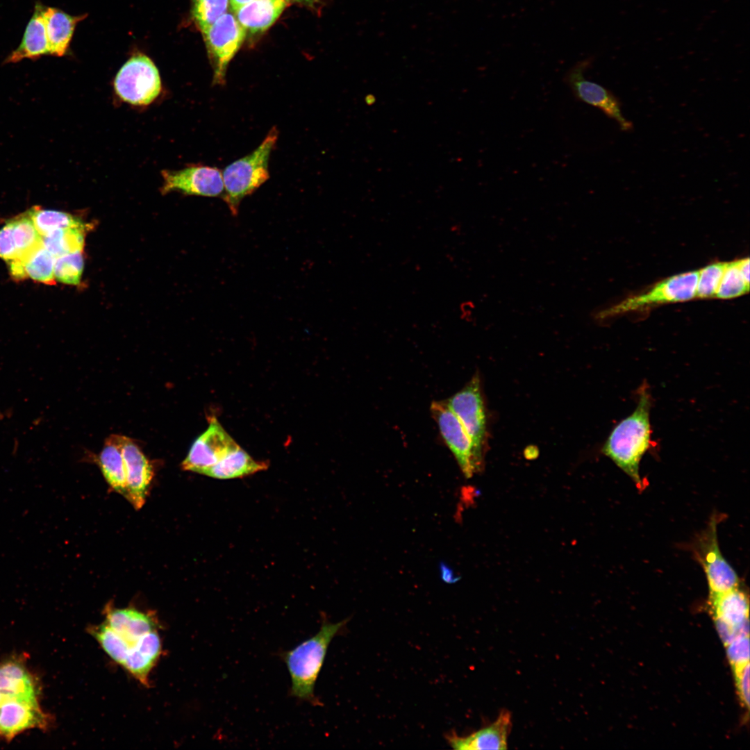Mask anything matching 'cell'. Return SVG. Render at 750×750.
Segmentation results:
<instances>
[{"label":"cell","mask_w":750,"mask_h":750,"mask_svg":"<svg viewBox=\"0 0 750 750\" xmlns=\"http://www.w3.org/2000/svg\"><path fill=\"white\" fill-rule=\"evenodd\" d=\"M651 402L648 385L643 383L635 410L615 426L601 449L638 488L642 485L640 462L651 444Z\"/></svg>","instance_id":"obj_1"},{"label":"cell","mask_w":750,"mask_h":750,"mask_svg":"<svg viewBox=\"0 0 750 750\" xmlns=\"http://www.w3.org/2000/svg\"><path fill=\"white\" fill-rule=\"evenodd\" d=\"M349 619L332 623L323 617L317 633L292 649L279 653L291 680L290 696L312 706H322L315 694V685L331 642L344 628Z\"/></svg>","instance_id":"obj_2"},{"label":"cell","mask_w":750,"mask_h":750,"mask_svg":"<svg viewBox=\"0 0 750 750\" xmlns=\"http://www.w3.org/2000/svg\"><path fill=\"white\" fill-rule=\"evenodd\" d=\"M278 137L273 127L260 144L222 171L224 192L222 196L233 215H237L242 200L251 194L269 177V160Z\"/></svg>","instance_id":"obj_3"},{"label":"cell","mask_w":750,"mask_h":750,"mask_svg":"<svg viewBox=\"0 0 750 750\" xmlns=\"http://www.w3.org/2000/svg\"><path fill=\"white\" fill-rule=\"evenodd\" d=\"M697 280L698 271L668 277L642 292L594 311L592 317L601 322L657 305L690 301L696 297Z\"/></svg>","instance_id":"obj_4"},{"label":"cell","mask_w":750,"mask_h":750,"mask_svg":"<svg viewBox=\"0 0 750 750\" xmlns=\"http://www.w3.org/2000/svg\"><path fill=\"white\" fill-rule=\"evenodd\" d=\"M445 401L465 427L472 441L476 460L483 468L488 433L478 374L476 373L462 390Z\"/></svg>","instance_id":"obj_5"},{"label":"cell","mask_w":750,"mask_h":750,"mask_svg":"<svg viewBox=\"0 0 750 750\" xmlns=\"http://www.w3.org/2000/svg\"><path fill=\"white\" fill-rule=\"evenodd\" d=\"M114 88L119 98L130 104L148 105L161 91L158 70L146 55H134L118 72L114 81Z\"/></svg>","instance_id":"obj_6"},{"label":"cell","mask_w":750,"mask_h":750,"mask_svg":"<svg viewBox=\"0 0 750 750\" xmlns=\"http://www.w3.org/2000/svg\"><path fill=\"white\" fill-rule=\"evenodd\" d=\"M246 33L235 16L226 12L202 33L214 71L213 84L225 83L227 67L240 48Z\"/></svg>","instance_id":"obj_7"},{"label":"cell","mask_w":750,"mask_h":750,"mask_svg":"<svg viewBox=\"0 0 750 750\" xmlns=\"http://www.w3.org/2000/svg\"><path fill=\"white\" fill-rule=\"evenodd\" d=\"M717 519L712 517L694 545V555L707 578L710 594L724 592L739 586V577L722 556L717 537Z\"/></svg>","instance_id":"obj_8"},{"label":"cell","mask_w":750,"mask_h":750,"mask_svg":"<svg viewBox=\"0 0 750 750\" xmlns=\"http://www.w3.org/2000/svg\"><path fill=\"white\" fill-rule=\"evenodd\" d=\"M590 64V59L577 62L567 72L565 83L576 99L601 110L616 121L622 131L631 130L633 124L622 115L619 99L609 90L585 78L584 73Z\"/></svg>","instance_id":"obj_9"},{"label":"cell","mask_w":750,"mask_h":750,"mask_svg":"<svg viewBox=\"0 0 750 750\" xmlns=\"http://www.w3.org/2000/svg\"><path fill=\"white\" fill-rule=\"evenodd\" d=\"M430 409L438 425L441 435L453 453L465 476L469 478L481 471L482 468L476 460L470 438L446 401H433Z\"/></svg>","instance_id":"obj_10"},{"label":"cell","mask_w":750,"mask_h":750,"mask_svg":"<svg viewBox=\"0 0 750 750\" xmlns=\"http://www.w3.org/2000/svg\"><path fill=\"white\" fill-rule=\"evenodd\" d=\"M238 446L218 420L210 417L208 428L193 442L181 468L203 474Z\"/></svg>","instance_id":"obj_11"},{"label":"cell","mask_w":750,"mask_h":750,"mask_svg":"<svg viewBox=\"0 0 750 750\" xmlns=\"http://www.w3.org/2000/svg\"><path fill=\"white\" fill-rule=\"evenodd\" d=\"M162 194L179 191L185 194L222 197L224 192L222 172L217 167L193 165L177 171L162 170Z\"/></svg>","instance_id":"obj_12"},{"label":"cell","mask_w":750,"mask_h":750,"mask_svg":"<svg viewBox=\"0 0 750 750\" xmlns=\"http://www.w3.org/2000/svg\"><path fill=\"white\" fill-rule=\"evenodd\" d=\"M51 717L43 712L39 702L6 698L0 704V736L10 740L30 728L45 730Z\"/></svg>","instance_id":"obj_13"},{"label":"cell","mask_w":750,"mask_h":750,"mask_svg":"<svg viewBox=\"0 0 750 750\" xmlns=\"http://www.w3.org/2000/svg\"><path fill=\"white\" fill-rule=\"evenodd\" d=\"M122 451L126 472L127 499L137 510L144 504L153 477V469L138 445L124 436Z\"/></svg>","instance_id":"obj_14"},{"label":"cell","mask_w":750,"mask_h":750,"mask_svg":"<svg viewBox=\"0 0 750 750\" xmlns=\"http://www.w3.org/2000/svg\"><path fill=\"white\" fill-rule=\"evenodd\" d=\"M0 693L6 698L39 702L38 679L22 656H12L0 664Z\"/></svg>","instance_id":"obj_15"},{"label":"cell","mask_w":750,"mask_h":750,"mask_svg":"<svg viewBox=\"0 0 750 750\" xmlns=\"http://www.w3.org/2000/svg\"><path fill=\"white\" fill-rule=\"evenodd\" d=\"M511 728V713L504 709L490 724L467 736L451 733L446 739L451 747L457 750L506 749Z\"/></svg>","instance_id":"obj_16"},{"label":"cell","mask_w":750,"mask_h":750,"mask_svg":"<svg viewBox=\"0 0 750 750\" xmlns=\"http://www.w3.org/2000/svg\"><path fill=\"white\" fill-rule=\"evenodd\" d=\"M105 623L123 639L135 644L144 635L158 631L159 623L150 612L135 608H117L108 605Z\"/></svg>","instance_id":"obj_17"},{"label":"cell","mask_w":750,"mask_h":750,"mask_svg":"<svg viewBox=\"0 0 750 750\" xmlns=\"http://www.w3.org/2000/svg\"><path fill=\"white\" fill-rule=\"evenodd\" d=\"M44 6L40 1L35 4L22 41L5 59L4 63H16L24 59L37 60L50 55L46 27L43 17Z\"/></svg>","instance_id":"obj_18"},{"label":"cell","mask_w":750,"mask_h":750,"mask_svg":"<svg viewBox=\"0 0 750 750\" xmlns=\"http://www.w3.org/2000/svg\"><path fill=\"white\" fill-rule=\"evenodd\" d=\"M162 651L158 631L142 636L129 651L122 665L144 685H149V676Z\"/></svg>","instance_id":"obj_19"},{"label":"cell","mask_w":750,"mask_h":750,"mask_svg":"<svg viewBox=\"0 0 750 750\" xmlns=\"http://www.w3.org/2000/svg\"><path fill=\"white\" fill-rule=\"evenodd\" d=\"M710 601L715 619L749 633V601L738 587L710 594Z\"/></svg>","instance_id":"obj_20"},{"label":"cell","mask_w":750,"mask_h":750,"mask_svg":"<svg viewBox=\"0 0 750 750\" xmlns=\"http://www.w3.org/2000/svg\"><path fill=\"white\" fill-rule=\"evenodd\" d=\"M85 16H73L57 8L44 6L43 17L51 56L66 54L76 24Z\"/></svg>","instance_id":"obj_21"},{"label":"cell","mask_w":750,"mask_h":750,"mask_svg":"<svg viewBox=\"0 0 750 750\" xmlns=\"http://www.w3.org/2000/svg\"><path fill=\"white\" fill-rule=\"evenodd\" d=\"M56 258L39 246L22 258H17L8 262L11 276L16 280L30 278L38 282L53 285L55 283L54 264Z\"/></svg>","instance_id":"obj_22"},{"label":"cell","mask_w":750,"mask_h":750,"mask_svg":"<svg viewBox=\"0 0 750 750\" xmlns=\"http://www.w3.org/2000/svg\"><path fill=\"white\" fill-rule=\"evenodd\" d=\"M123 435L112 434L105 440L98 462L111 489L127 499L126 472L122 451Z\"/></svg>","instance_id":"obj_23"},{"label":"cell","mask_w":750,"mask_h":750,"mask_svg":"<svg viewBox=\"0 0 750 750\" xmlns=\"http://www.w3.org/2000/svg\"><path fill=\"white\" fill-rule=\"evenodd\" d=\"M286 3L285 0H253L235 11V17L246 32L262 33L279 17Z\"/></svg>","instance_id":"obj_24"},{"label":"cell","mask_w":750,"mask_h":750,"mask_svg":"<svg viewBox=\"0 0 750 750\" xmlns=\"http://www.w3.org/2000/svg\"><path fill=\"white\" fill-rule=\"evenodd\" d=\"M268 467L267 461L254 460L239 445L206 469L203 474L217 479H232L244 478L265 471Z\"/></svg>","instance_id":"obj_25"},{"label":"cell","mask_w":750,"mask_h":750,"mask_svg":"<svg viewBox=\"0 0 750 750\" xmlns=\"http://www.w3.org/2000/svg\"><path fill=\"white\" fill-rule=\"evenodd\" d=\"M749 291V258L726 262L715 298L730 299Z\"/></svg>","instance_id":"obj_26"},{"label":"cell","mask_w":750,"mask_h":750,"mask_svg":"<svg viewBox=\"0 0 750 750\" xmlns=\"http://www.w3.org/2000/svg\"><path fill=\"white\" fill-rule=\"evenodd\" d=\"M37 231L44 235L57 229L79 228L88 229L90 226L76 216L63 211L44 209L38 206L26 211Z\"/></svg>","instance_id":"obj_27"},{"label":"cell","mask_w":750,"mask_h":750,"mask_svg":"<svg viewBox=\"0 0 750 750\" xmlns=\"http://www.w3.org/2000/svg\"><path fill=\"white\" fill-rule=\"evenodd\" d=\"M87 230L79 228L57 229L42 236V244L55 258L83 251Z\"/></svg>","instance_id":"obj_28"},{"label":"cell","mask_w":750,"mask_h":750,"mask_svg":"<svg viewBox=\"0 0 750 750\" xmlns=\"http://www.w3.org/2000/svg\"><path fill=\"white\" fill-rule=\"evenodd\" d=\"M89 633L99 643L112 660L122 665L129 651L135 644H131L110 628L105 622L89 628Z\"/></svg>","instance_id":"obj_29"},{"label":"cell","mask_w":750,"mask_h":750,"mask_svg":"<svg viewBox=\"0 0 750 750\" xmlns=\"http://www.w3.org/2000/svg\"><path fill=\"white\" fill-rule=\"evenodd\" d=\"M10 221L12 226V233L18 254L17 258L25 256L42 245V235L37 231L27 212L14 217Z\"/></svg>","instance_id":"obj_30"},{"label":"cell","mask_w":750,"mask_h":750,"mask_svg":"<svg viewBox=\"0 0 750 750\" xmlns=\"http://www.w3.org/2000/svg\"><path fill=\"white\" fill-rule=\"evenodd\" d=\"M84 269L83 251H76L56 258L55 280L65 284L77 285L80 283Z\"/></svg>","instance_id":"obj_31"},{"label":"cell","mask_w":750,"mask_h":750,"mask_svg":"<svg viewBox=\"0 0 750 750\" xmlns=\"http://www.w3.org/2000/svg\"><path fill=\"white\" fill-rule=\"evenodd\" d=\"M229 0H192V14L201 33L226 13Z\"/></svg>","instance_id":"obj_32"},{"label":"cell","mask_w":750,"mask_h":750,"mask_svg":"<svg viewBox=\"0 0 750 750\" xmlns=\"http://www.w3.org/2000/svg\"><path fill=\"white\" fill-rule=\"evenodd\" d=\"M726 262H715L698 271L696 297L715 298Z\"/></svg>","instance_id":"obj_33"},{"label":"cell","mask_w":750,"mask_h":750,"mask_svg":"<svg viewBox=\"0 0 750 750\" xmlns=\"http://www.w3.org/2000/svg\"><path fill=\"white\" fill-rule=\"evenodd\" d=\"M726 646L728 660L733 668L741 667L749 663V636L739 637Z\"/></svg>","instance_id":"obj_34"},{"label":"cell","mask_w":750,"mask_h":750,"mask_svg":"<svg viewBox=\"0 0 750 750\" xmlns=\"http://www.w3.org/2000/svg\"><path fill=\"white\" fill-rule=\"evenodd\" d=\"M17 250L14 240L10 221L0 229V258L7 262L17 258Z\"/></svg>","instance_id":"obj_35"},{"label":"cell","mask_w":750,"mask_h":750,"mask_svg":"<svg viewBox=\"0 0 750 750\" xmlns=\"http://www.w3.org/2000/svg\"><path fill=\"white\" fill-rule=\"evenodd\" d=\"M739 694L744 706L749 705V663L734 668Z\"/></svg>","instance_id":"obj_36"},{"label":"cell","mask_w":750,"mask_h":750,"mask_svg":"<svg viewBox=\"0 0 750 750\" xmlns=\"http://www.w3.org/2000/svg\"><path fill=\"white\" fill-rule=\"evenodd\" d=\"M441 569L442 578L445 582L449 583H455L459 579V578L454 576L453 572L448 567L445 566V565L441 566Z\"/></svg>","instance_id":"obj_37"},{"label":"cell","mask_w":750,"mask_h":750,"mask_svg":"<svg viewBox=\"0 0 750 750\" xmlns=\"http://www.w3.org/2000/svg\"><path fill=\"white\" fill-rule=\"evenodd\" d=\"M252 1H253V0H229V3H230V6L231 7V9L234 12H235L238 9H240L241 7H242L243 6L247 4L248 3H249V2Z\"/></svg>","instance_id":"obj_38"},{"label":"cell","mask_w":750,"mask_h":750,"mask_svg":"<svg viewBox=\"0 0 750 750\" xmlns=\"http://www.w3.org/2000/svg\"><path fill=\"white\" fill-rule=\"evenodd\" d=\"M287 1L296 2L306 6L314 7L317 5L319 0H285Z\"/></svg>","instance_id":"obj_39"},{"label":"cell","mask_w":750,"mask_h":750,"mask_svg":"<svg viewBox=\"0 0 750 750\" xmlns=\"http://www.w3.org/2000/svg\"><path fill=\"white\" fill-rule=\"evenodd\" d=\"M19 449V442L17 438L13 440L12 446L11 448V454L12 456L17 455Z\"/></svg>","instance_id":"obj_40"},{"label":"cell","mask_w":750,"mask_h":750,"mask_svg":"<svg viewBox=\"0 0 750 750\" xmlns=\"http://www.w3.org/2000/svg\"><path fill=\"white\" fill-rule=\"evenodd\" d=\"M5 417L7 419H11L15 413V410L12 406H8L3 409Z\"/></svg>","instance_id":"obj_41"},{"label":"cell","mask_w":750,"mask_h":750,"mask_svg":"<svg viewBox=\"0 0 750 750\" xmlns=\"http://www.w3.org/2000/svg\"><path fill=\"white\" fill-rule=\"evenodd\" d=\"M43 422H44V417L42 416H39V417L35 418L33 420L32 424H33V426H38L41 425L43 423Z\"/></svg>","instance_id":"obj_42"},{"label":"cell","mask_w":750,"mask_h":750,"mask_svg":"<svg viewBox=\"0 0 750 750\" xmlns=\"http://www.w3.org/2000/svg\"><path fill=\"white\" fill-rule=\"evenodd\" d=\"M4 419H6V417H5L3 409H0V422L3 421Z\"/></svg>","instance_id":"obj_43"},{"label":"cell","mask_w":750,"mask_h":750,"mask_svg":"<svg viewBox=\"0 0 750 750\" xmlns=\"http://www.w3.org/2000/svg\"><path fill=\"white\" fill-rule=\"evenodd\" d=\"M4 699H5V697H3V695L0 693V704L3 702Z\"/></svg>","instance_id":"obj_44"}]
</instances>
